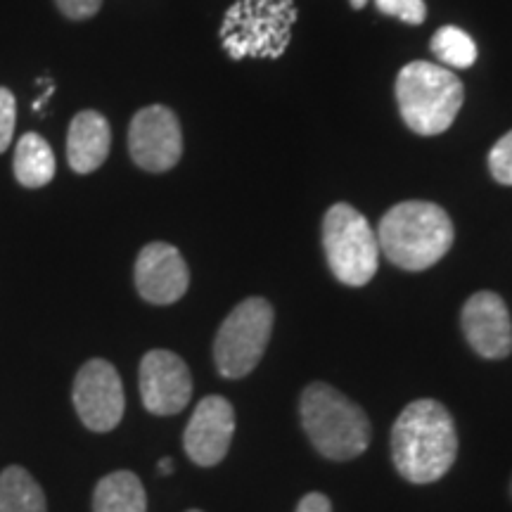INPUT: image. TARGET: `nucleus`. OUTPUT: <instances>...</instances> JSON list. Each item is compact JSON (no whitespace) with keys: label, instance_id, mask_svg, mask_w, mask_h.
Listing matches in <instances>:
<instances>
[{"label":"nucleus","instance_id":"423d86ee","mask_svg":"<svg viewBox=\"0 0 512 512\" xmlns=\"http://www.w3.org/2000/svg\"><path fill=\"white\" fill-rule=\"evenodd\" d=\"M323 247L330 271L349 287L368 285L380 266L377 233L351 204L339 202L328 209L323 219Z\"/></svg>","mask_w":512,"mask_h":512},{"label":"nucleus","instance_id":"f257e3e1","mask_svg":"<svg viewBox=\"0 0 512 512\" xmlns=\"http://www.w3.org/2000/svg\"><path fill=\"white\" fill-rule=\"evenodd\" d=\"M456 456V422L439 401L420 399L403 408L392 430V458L403 479L437 482L451 470Z\"/></svg>","mask_w":512,"mask_h":512},{"label":"nucleus","instance_id":"1a4fd4ad","mask_svg":"<svg viewBox=\"0 0 512 512\" xmlns=\"http://www.w3.org/2000/svg\"><path fill=\"white\" fill-rule=\"evenodd\" d=\"M74 408L91 432H110L124 418V384L117 368L105 358H93L76 373Z\"/></svg>","mask_w":512,"mask_h":512},{"label":"nucleus","instance_id":"20e7f679","mask_svg":"<svg viewBox=\"0 0 512 512\" xmlns=\"http://www.w3.org/2000/svg\"><path fill=\"white\" fill-rule=\"evenodd\" d=\"M401 117L418 136L448 131L463 107V83L453 72L432 62H411L396 79Z\"/></svg>","mask_w":512,"mask_h":512},{"label":"nucleus","instance_id":"6e6552de","mask_svg":"<svg viewBox=\"0 0 512 512\" xmlns=\"http://www.w3.org/2000/svg\"><path fill=\"white\" fill-rule=\"evenodd\" d=\"M128 152L150 174L174 169L183 155L181 121L164 105L143 107L128 126Z\"/></svg>","mask_w":512,"mask_h":512},{"label":"nucleus","instance_id":"4468645a","mask_svg":"<svg viewBox=\"0 0 512 512\" xmlns=\"http://www.w3.org/2000/svg\"><path fill=\"white\" fill-rule=\"evenodd\" d=\"M112 147L110 121L95 110L76 114L67 131V162L76 174H93L105 164Z\"/></svg>","mask_w":512,"mask_h":512},{"label":"nucleus","instance_id":"5701e85b","mask_svg":"<svg viewBox=\"0 0 512 512\" xmlns=\"http://www.w3.org/2000/svg\"><path fill=\"white\" fill-rule=\"evenodd\" d=\"M297 512H332V503L328 501V496L313 491V494H306L302 501H299Z\"/></svg>","mask_w":512,"mask_h":512},{"label":"nucleus","instance_id":"393cba45","mask_svg":"<svg viewBox=\"0 0 512 512\" xmlns=\"http://www.w3.org/2000/svg\"><path fill=\"white\" fill-rule=\"evenodd\" d=\"M366 3H368V0H351V8L361 10V8H366Z\"/></svg>","mask_w":512,"mask_h":512},{"label":"nucleus","instance_id":"412c9836","mask_svg":"<svg viewBox=\"0 0 512 512\" xmlns=\"http://www.w3.org/2000/svg\"><path fill=\"white\" fill-rule=\"evenodd\" d=\"M15 121H17V102L10 88L0 86V155L8 150L15 136Z\"/></svg>","mask_w":512,"mask_h":512},{"label":"nucleus","instance_id":"f03ea898","mask_svg":"<svg viewBox=\"0 0 512 512\" xmlns=\"http://www.w3.org/2000/svg\"><path fill=\"white\" fill-rule=\"evenodd\" d=\"M453 223L439 204L401 202L382 216L377 242L403 271H425L453 245Z\"/></svg>","mask_w":512,"mask_h":512},{"label":"nucleus","instance_id":"a878e982","mask_svg":"<svg viewBox=\"0 0 512 512\" xmlns=\"http://www.w3.org/2000/svg\"><path fill=\"white\" fill-rule=\"evenodd\" d=\"M188 512H202V510H188Z\"/></svg>","mask_w":512,"mask_h":512},{"label":"nucleus","instance_id":"6ab92c4d","mask_svg":"<svg viewBox=\"0 0 512 512\" xmlns=\"http://www.w3.org/2000/svg\"><path fill=\"white\" fill-rule=\"evenodd\" d=\"M375 5L384 15L401 19V22L413 24V27H418L427 17L425 0H375Z\"/></svg>","mask_w":512,"mask_h":512},{"label":"nucleus","instance_id":"aec40b11","mask_svg":"<svg viewBox=\"0 0 512 512\" xmlns=\"http://www.w3.org/2000/svg\"><path fill=\"white\" fill-rule=\"evenodd\" d=\"M489 169L498 183L512 185V131L505 133L489 152Z\"/></svg>","mask_w":512,"mask_h":512},{"label":"nucleus","instance_id":"b1692460","mask_svg":"<svg viewBox=\"0 0 512 512\" xmlns=\"http://www.w3.org/2000/svg\"><path fill=\"white\" fill-rule=\"evenodd\" d=\"M159 472H162V475H171V472H174V460L171 458L159 460Z\"/></svg>","mask_w":512,"mask_h":512},{"label":"nucleus","instance_id":"a211bd4d","mask_svg":"<svg viewBox=\"0 0 512 512\" xmlns=\"http://www.w3.org/2000/svg\"><path fill=\"white\" fill-rule=\"evenodd\" d=\"M432 53L453 69H467L477 62V43L458 27H441L432 36Z\"/></svg>","mask_w":512,"mask_h":512},{"label":"nucleus","instance_id":"0eeeda50","mask_svg":"<svg viewBox=\"0 0 512 512\" xmlns=\"http://www.w3.org/2000/svg\"><path fill=\"white\" fill-rule=\"evenodd\" d=\"M273 306L261 297H249L223 320L214 342L216 368L228 380H238L259 366L271 342Z\"/></svg>","mask_w":512,"mask_h":512},{"label":"nucleus","instance_id":"9d476101","mask_svg":"<svg viewBox=\"0 0 512 512\" xmlns=\"http://www.w3.org/2000/svg\"><path fill=\"white\" fill-rule=\"evenodd\" d=\"M140 396L152 415H176L190 403L192 377L174 351H147L140 361Z\"/></svg>","mask_w":512,"mask_h":512},{"label":"nucleus","instance_id":"f3484780","mask_svg":"<svg viewBox=\"0 0 512 512\" xmlns=\"http://www.w3.org/2000/svg\"><path fill=\"white\" fill-rule=\"evenodd\" d=\"M0 512H48L46 494L29 470L12 465L0 472Z\"/></svg>","mask_w":512,"mask_h":512},{"label":"nucleus","instance_id":"2eb2a0df","mask_svg":"<svg viewBox=\"0 0 512 512\" xmlns=\"http://www.w3.org/2000/svg\"><path fill=\"white\" fill-rule=\"evenodd\" d=\"M15 178L24 188L36 190L48 185L55 178V155L48 140L38 133H24L15 147Z\"/></svg>","mask_w":512,"mask_h":512},{"label":"nucleus","instance_id":"dca6fc26","mask_svg":"<svg viewBox=\"0 0 512 512\" xmlns=\"http://www.w3.org/2000/svg\"><path fill=\"white\" fill-rule=\"evenodd\" d=\"M93 512H147L143 482L128 470L102 477L93 491Z\"/></svg>","mask_w":512,"mask_h":512},{"label":"nucleus","instance_id":"7ed1b4c3","mask_svg":"<svg viewBox=\"0 0 512 512\" xmlns=\"http://www.w3.org/2000/svg\"><path fill=\"white\" fill-rule=\"evenodd\" d=\"M302 425L320 456L330 460H351L361 456L370 444L368 415L335 387L313 382L304 389Z\"/></svg>","mask_w":512,"mask_h":512},{"label":"nucleus","instance_id":"f8f14e48","mask_svg":"<svg viewBox=\"0 0 512 512\" xmlns=\"http://www.w3.org/2000/svg\"><path fill=\"white\" fill-rule=\"evenodd\" d=\"M190 271L183 254L169 242H150L136 259V287L145 302L166 306L188 292Z\"/></svg>","mask_w":512,"mask_h":512},{"label":"nucleus","instance_id":"39448f33","mask_svg":"<svg viewBox=\"0 0 512 512\" xmlns=\"http://www.w3.org/2000/svg\"><path fill=\"white\" fill-rule=\"evenodd\" d=\"M294 22L297 5L292 0H238L223 17L221 43L233 60H278L290 46Z\"/></svg>","mask_w":512,"mask_h":512},{"label":"nucleus","instance_id":"ddd939ff","mask_svg":"<svg viewBox=\"0 0 512 512\" xmlns=\"http://www.w3.org/2000/svg\"><path fill=\"white\" fill-rule=\"evenodd\" d=\"M463 332L482 358H505L512 351V320L508 306L496 292H477L463 309Z\"/></svg>","mask_w":512,"mask_h":512},{"label":"nucleus","instance_id":"9b49d317","mask_svg":"<svg viewBox=\"0 0 512 512\" xmlns=\"http://www.w3.org/2000/svg\"><path fill=\"white\" fill-rule=\"evenodd\" d=\"M235 434V411L223 396H204L185 427L183 446L192 463L211 467L226 458Z\"/></svg>","mask_w":512,"mask_h":512},{"label":"nucleus","instance_id":"4be33fe9","mask_svg":"<svg viewBox=\"0 0 512 512\" xmlns=\"http://www.w3.org/2000/svg\"><path fill=\"white\" fill-rule=\"evenodd\" d=\"M55 5L67 19L81 22V19H91L98 15L102 0H55Z\"/></svg>","mask_w":512,"mask_h":512}]
</instances>
